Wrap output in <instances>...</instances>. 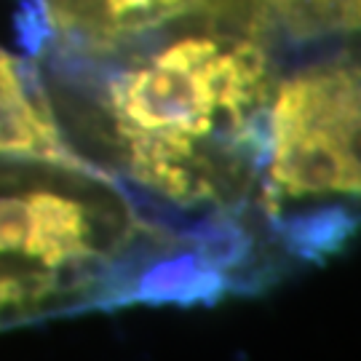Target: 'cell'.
Masks as SVG:
<instances>
[{"mask_svg": "<svg viewBox=\"0 0 361 361\" xmlns=\"http://www.w3.org/2000/svg\"><path fill=\"white\" fill-rule=\"evenodd\" d=\"M281 56L204 8L116 46L43 49L30 62L67 153L145 214L217 246L259 292L286 276L255 217Z\"/></svg>", "mask_w": 361, "mask_h": 361, "instance_id": "6da1fadb", "label": "cell"}, {"mask_svg": "<svg viewBox=\"0 0 361 361\" xmlns=\"http://www.w3.org/2000/svg\"><path fill=\"white\" fill-rule=\"evenodd\" d=\"M0 279L54 292L75 313L214 305L249 292L217 246L158 222L104 174L54 153H0Z\"/></svg>", "mask_w": 361, "mask_h": 361, "instance_id": "7a4b0ae2", "label": "cell"}, {"mask_svg": "<svg viewBox=\"0 0 361 361\" xmlns=\"http://www.w3.org/2000/svg\"><path fill=\"white\" fill-rule=\"evenodd\" d=\"M255 217L286 273L326 265L361 231V35L281 56Z\"/></svg>", "mask_w": 361, "mask_h": 361, "instance_id": "3957f363", "label": "cell"}, {"mask_svg": "<svg viewBox=\"0 0 361 361\" xmlns=\"http://www.w3.org/2000/svg\"><path fill=\"white\" fill-rule=\"evenodd\" d=\"M27 54L43 49H102L204 11L209 0H16Z\"/></svg>", "mask_w": 361, "mask_h": 361, "instance_id": "277c9868", "label": "cell"}, {"mask_svg": "<svg viewBox=\"0 0 361 361\" xmlns=\"http://www.w3.org/2000/svg\"><path fill=\"white\" fill-rule=\"evenodd\" d=\"M207 11L257 32L281 54L361 35V0H209Z\"/></svg>", "mask_w": 361, "mask_h": 361, "instance_id": "5b68a950", "label": "cell"}, {"mask_svg": "<svg viewBox=\"0 0 361 361\" xmlns=\"http://www.w3.org/2000/svg\"><path fill=\"white\" fill-rule=\"evenodd\" d=\"M0 153L70 155L30 56L19 59L6 49H0Z\"/></svg>", "mask_w": 361, "mask_h": 361, "instance_id": "8992f818", "label": "cell"}, {"mask_svg": "<svg viewBox=\"0 0 361 361\" xmlns=\"http://www.w3.org/2000/svg\"><path fill=\"white\" fill-rule=\"evenodd\" d=\"M75 316V308L54 292L0 279V332Z\"/></svg>", "mask_w": 361, "mask_h": 361, "instance_id": "52a82bcc", "label": "cell"}]
</instances>
